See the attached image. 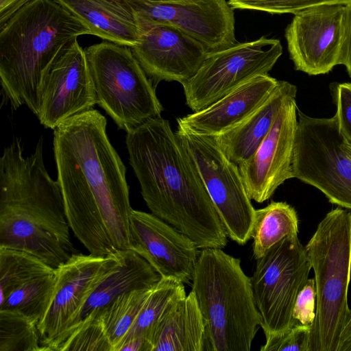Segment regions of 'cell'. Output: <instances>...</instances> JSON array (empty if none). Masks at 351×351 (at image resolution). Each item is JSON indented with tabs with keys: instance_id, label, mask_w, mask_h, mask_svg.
<instances>
[{
	"instance_id": "34",
	"label": "cell",
	"mask_w": 351,
	"mask_h": 351,
	"mask_svg": "<svg viewBox=\"0 0 351 351\" xmlns=\"http://www.w3.org/2000/svg\"><path fill=\"white\" fill-rule=\"evenodd\" d=\"M316 287L315 279L308 278L298 295L293 318L302 325H312L315 318Z\"/></svg>"
},
{
	"instance_id": "30",
	"label": "cell",
	"mask_w": 351,
	"mask_h": 351,
	"mask_svg": "<svg viewBox=\"0 0 351 351\" xmlns=\"http://www.w3.org/2000/svg\"><path fill=\"white\" fill-rule=\"evenodd\" d=\"M112 351V346L97 317L80 325L56 351Z\"/></svg>"
},
{
	"instance_id": "28",
	"label": "cell",
	"mask_w": 351,
	"mask_h": 351,
	"mask_svg": "<svg viewBox=\"0 0 351 351\" xmlns=\"http://www.w3.org/2000/svg\"><path fill=\"white\" fill-rule=\"evenodd\" d=\"M54 271L55 269L30 253L0 247V302L30 279Z\"/></svg>"
},
{
	"instance_id": "38",
	"label": "cell",
	"mask_w": 351,
	"mask_h": 351,
	"mask_svg": "<svg viewBox=\"0 0 351 351\" xmlns=\"http://www.w3.org/2000/svg\"><path fill=\"white\" fill-rule=\"evenodd\" d=\"M343 148L346 151V152L349 154V156L351 157V145L346 143L345 141L343 143Z\"/></svg>"
},
{
	"instance_id": "1",
	"label": "cell",
	"mask_w": 351,
	"mask_h": 351,
	"mask_svg": "<svg viewBox=\"0 0 351 351\" xmlns=\"http://www.w3.org/2000/svg\"><path fill=\"white\" fill-rule=\"evenodd\" d=\"M106 119L91 109L53 130V152L68 222L90 254L130 247L125 167L106 133Z\"/></svg>"
},
{
	"instance_id": "20",
	"label": "cell",
	"mask_w": 351,
	"mask_h": 351,
	"mask_svg": "<svg viewBox=\"0 0 351 351\" xmlns=\"http://www.w3.org/2000/svg\"><path fill=\"white\" fill-rule=\"evenodd\" d=\"M160 278V275L139 254L130 249L123 250L118 265L100 282L70 327L49 346L48 350L56 351L80 325L93 319L118 296L134 290L151 288Z\"/></svg>"
},
{
	"instance_id": "7",
	"label": "cell",
	"mask_w": 351,
	"mask_h": 351,
	"mask_svg": "<svg viewBox=\"0 0 351 351\" xmlns=\"http://www.w3.org/2000/svg\"><path fill=\"white\" fill-rule=\"evenodd\" d=\"M84 50L97 104L120 129L128 132L161 117L163 107L152 81L130 47L103 41Z\"/></svg>"
},
{
	"instance_id": "19",
	"label": "cell",
	"mask_w": 351,
	"mask_h": 351,
	"mask_svg": "<svg viewBox=\"0 0 351 351\" xmlns=\"http://www.w3.org/2000/svg\"><path fill=\"white\" fill-rule=\"evenodd\" d=\"M278 82L268 74L258 75L208 107L177 119L178 125L204 135L221 134L245 119L266 99Z\"/></svg>"
},
{
	"instance_id": "26",
	"label": "cell",
	"mask_w": 351,
	"mask_h": 351,
	"mask_svg": "<svg viewBox=\"0 0 351 351\" xmlns=\"http://www.w3.org/2000/svg\"><path fill=\"white\" fill-rule=\"evenodd\" d=\"M152 287L125 293L94 316L100 320L112 346V351H116L131 329Z\"/></svg>"
},
{
	"instance_id": "35",
	"label": "cell",
	"mask_w": 351,
	"mask_h": 351,
	"mask_svg": "<svg viewBox=\"0 0 351 351\" xmlns=\"http://www.w3.org/2000/svg\"><path fill=\"white\" fill-rule=\"evenodd\" d=\"M339 64L346 66L351 77V5L346 6L344 31L341 44Z\"/></svg>"
},
{
	"instance_id": "16",
	"label": "cell",
	"mask_w": 351,
	"mask_h": 351,
	"mask_svg": "<svg viewBox=\"0 0 351 351\" xmlns=\"http://www.w3.org/2000/svg\"><path fill=\"white\" fill-rule=\"evenodd\" d=\"M296 97L281 107L267 135L254 154L238 165L250 199H269L287 180L293 178L292 160L298 127Z\"/></svg>"
},
{
	"instance_id": "9",
	"label": "cell",
	"mask_w": 351,
	"mask_h": 351,
	"mask_svg": "<svg viewBox=\"0 0 351 351\" xmlns=\"http://www.w3.org/2000/svg\"><path fill=\"white\" fill-rule=\"evenodd\" d=\"M251 277L254 298L265 336L279 335L300 324L293 316L311 263L298 236H289L256 260Z\"/></svg>"
},
{
	"instance_id": "39",
	"label": "cell",
	"mask_w": 351,
	"mask_h": 351,
	"mask_svg": "<svg viewBox=\"0 0 351 351\" xmlns=\"http://www.w3.org/2000/svg\"><path fill=\"white\" fill-rule=\"evenodd\" d=\"M159 1H176V0H159Z\"/></svg>"
},
{
	"instance_id": "18",
	"label": "cell",
	"mask_w": 351,
	"mask_h": 351,
	"mask_svg": "<svg viewBox=\"0 0 351 351\" xmlns=\"http://www.w3.org/2000/svg\"><path fill=\"white\" fill-rule=\"evenodd\" d=\"M130 247L160 277L192 282L201 251L186 235L154 215L132 209L130 215Z\"/></svg>"
},
{
	"instance_id": "15",
	"label": "cell",
	"mask_w": 351,
	"mask_h": 351,
	"mask_svg": "<svg viewBox=\"0 0 351 351\" xmlns=\"http://www.w3.org/2000/svg\"><path fill=\"white\" fill-rule=\"evenodd\" d=\"M346 5H323L294 14L285 38L295 70L317 75L339 64Z\"/></svg>"
},
{
	"instance_id": "37",
	"label": "cell",
	"mask_w": 351,
	"mask_h": 351,
	"mask_svg": "<svg viewBox=\"0 0 351 351\" xmlns=\"http://www.w3.org/2000/svg\"><path fill=\"white\" fill-rule=\"evenodd\" d=\"M338 351H351V309L341 334Z\"/></svg>"
},
{
	"instance_id": "24",
	"label": "cell",
	"mask_w": 351,
	"mask_h": 351,
	"mask_svg": "<svg viewBox=\"0 0 351 351\" xmlns=\"http://www.w3.org/2000/svg\"><path fill=\"white\" fill-rule=\"evenodd\" d=\"M299 219L295 208L285 202L271 201L255 210L251 238L256 260L287 237L298 235Z\"/></svg>"
},
{
	"instance_id": "22",
	"label": "cell",
	"mask_w": 351,
	"mask_h": 351,
	"mask_svg": "<svg viewBox=\"0 0 351 351\" xmlns=\"http://www.w3.org/2000/svg\"><path fill=\"white\" fill-rule=\"evenodd\" d=\"M79 19L90 34L132 47L140 38L135 17L122 0H55Z\"/></svg>"
},
{
	"instance_id": "8",
	"label": "cell",
	"mask_w": 351,
	"mask_h": 351,
	"mask_svg": "<svg viewBox=\"0 0 351 351\" xmlns=\"http://www.w3.org/2000/svg\"><path fill=\"white\" fill-rule=\"evenodd\" d=\"M297 114L293 178L317 188L331 204L351 210V157L335 114L311 117L298 108Z\"/></svg>"
},
{
	"instance_id": "12",
	"label": "cell",
	"mask_w": 351,
	"mask_h": 351,
	"mask_svg": "<svg viewBox=\"0 0 351 351\" xmlns=\"http://www.w3.org/2000/svg\"><path fill=\"white\" fill-rule=\"evenodd\" d=\"M139 27L169 24L201 43L209 53L237 42L233 8L226 0H122Z\"/></svg>"
},
{
	"instance_id": "17",
	"label": "cell",
	"mask_w": 351,
	"mask_h": 351,
	"mask_svg": "<svg viewBox=\"0 0 351 351\" xmlns=\"http://www.w3.org/2000/svg\"><path fill=\"white\" fill-rule=\"evenodd\" d=\"M139 30V41L130 49L155 84L160 81L182 84L197 73L209 54L201 43L171 25H145Z\"/></svg>"
},
{
	"instance_id": "4",
	"label": "cell",
	"mask_w": 351,
	"mask_h": 351,
	"mask_svg": "<svg viewBox=\"0 0 351 351\" xmlns=\"http://www.w3.org/2000/svg\"><path fill=\"white\" fill-rule=\"evenodd\" d=\"M90 29L55 0H32L0 29V81L12 108L38 114L40 81L67 48Z\"/></svg>"
},
{
	"instance_id": "27",
	"label": "cell",
	"mask_w": 351,
	"mask_h": 351,
	"mask_svg": "<svg viewBox=\"0 0 351 351\" xmlns=\"http://www.w3.org/2000/svg\"><path fill=\"white\" fill-rule=\"evenodd\" d=\"M55 285V271L34 277L1 301L0 310L20 312L38 324L48 310Z\"/></svg>"
},
{
	"instance_id": "14",
	"label": "cell",
	"mask_w": 351,
	"mask_h": 351,
	"mask_svg": "<svg viewBox=\"0 0 351 351\" xmlns=\"http://www.w3.org/2000/svg\"><path fill=\"white\" fill-rule=\"evenodd\" d=\"M97 104L85 50L75 40L43 77L38 92L40 123L54 130Z\"/></svg>"
},
{
	"instance_id": "29",
	"label": "cell",
	"mask_w": 351,
	"mask_h": 351,
	"mask_svg": "<svg viewBox=\"0 0 351 351\" xmlns=\"http://www.w3.org/2000/svg\"><path fill=\"white\" fill-rule=\"evenodd\" d=\"M0 351H42L38 323L20 312L0 310Z\"/></svg>"
},
{
	"instance_id": "23",
	"label": "cell",
	"mask_w": 351,
	"mask_h": 351,
	"mask_svg": "<svg viewBox=\"0 0 351 351\" xmlns=\"http://www.w3.org/2000/svg\"><path fill=\"white\" fill-rule=\"evenodd\" d=\"M204 323L191 290L163 316L152 338V351H204Z\"/></svg>"
},
{
	"instance_id": "33",
	"label": "cell",
	"mask_w": 351,
	"mask_h": 351,
	"mask_svg": "<svg viewBox=\"0 0 351 351\" xmlns=\"http://www.w3.org/2000/svg\"><path fill=\"white\" fill-rule=\"evenodd\" d=\"M330 90L337 108L339 132L346 143L351 145V83H332Z\"/></svg>"
},
{
	"instance_id": "21",
	"label": "cell",
	"mask_w": 351,
	"mask_h": 351,
	"mask_svg": "<svg viewBox=\"0 0 351 351\" xmlns=\"http://www.w3.org/2000/svg\"><path fill=\"white\" fill-rule=\"evenodd\" d=\"M296 94L294 84L278 80L270 95L245 119L232 129L213 136L215 142L231 162L237 165L245 162L270 131L284 103L296 97Z\"/></svg>"
},
{
	"instance_id": "10",
	"label": "cell",
	"mask_w": 351,
	"mask_h": 351,
	"mask_svg": "<svg viewBox=\"0 0 351 351\" xmlns=\"http://www.w3.org/2000/svg\"><path fill=\"white\" fill-rule=\"evenodd\" d=\"M175 132L194 160L228 236L245 245L251 238L255 209L238 165L226 156L213 136L178 125Z\"/></svg>"
},
{
	"instance_id": "36",
	"label": "cell",
	"mask_w": 351,
	"mask_h": 351,
	"mask_svg": "<svg viewBox=\"0 0 351 351\" xmlns=\"http://www.w3.org/2000/svg\"><path fill=\"white\" fill-rule=\"evenodd\" d=\"M32 0H0V29L22 8Z\"/></svg>"
},
{
	"instance_id": "13",
	"label": "cell",
	"mask_w": 351,
	"mask_h": 351,
	"mask_svg": "<svg viewBox=\"0 0 351 351\" xmlns=\"http://www.w3.org/2000/svg\"><path fill=\"white\" fill-rule=\"evenodd\" d=\"M121 252L105 256L75 253L55 269L53 297L38 324L42 351L70 327L90 295L118 265Z\"/></svg>"
},
{
	"instance_id": "11",
	"label": "cell",
	"mask_w": 351,
	"mask_h": 351,
	"mask_svg": "<svg viewBox=\"0 0 351 351\" xmlns=\"http://www.w3.org/2000/svg\"><path fill=\"white\" fill-rule=\"evenodd\" d=\"M282 53L279 40L264 36L209 53L182 84L186 105L193 112L208 107L252 78L268 74Z\"/></svg>"
},
{
	"instance_id": "31",
	"label": "cell",
	"mask_w": 351,
	"mask_h": 351,
	"mask_svg": "<svg viewBox=\"0 0 351 351\" xmlns=\"http://www.w3.org/2000/svg\"><path fill=\"white\" fill-rule=\"evenodd\" d=\"M228 2L233 9L293 14L323 5H351V0H228Z\"/></svg>"
},
{
	"instance_id": "5",
	"label": "cell",
	"mask_w": 351,
	"mask_h": 351,
	"mask_svg": "<svg viewBox=\"0 0 351 351\" xmlns=\"http://www.w3.org/2000/svg\"><path fill=\"white\" fill-rule=\"evenodd\" d=\"M191 282L204 323V351H250L261 321L240 259L221 248L202 249Z\"/></svg>"
},
{
	"instance_id": "25",
	"label": "cell",
	"mask_w": 351,
	"mask_h": 351,
	"mask_svg": "<svg viewBox=\"0 0 351 351\" xmlns=\"http://www.w3.org/2000/svg\"><path fill=\"white\" fill-rule=\"evenodd\" d=\"M186 295L182 282L173 278L160 277L152 287L135 322L122 341L134 337H143L152 346L153 335L163 316Z\"/></svg>"
},
{
	"instance_id": "2",
	"label": "cell",
	"mask_w": 351,
	"mask_h": 351,
	"mask_svg": "<svg viewBox=\"0 0 351 351\" xmlns=\"http://www.w3.org/2000/svg\"><path fill=\"white\" fill-rule=\"evenodd\" d=\"M126 133L130 164L152 214L199 249L223 248L226 230L194 160L169 121L149 119Z\"/></svg>"
},
{
	"instance_id": "6",
	"label": "cell",
	"mask_w": 351,
	"mask_h": 351,
	"mask_svg": "<svg viewBox=\"0 0 351 351\" xmlns=\"http://www.w3.org/2000/svg\"><path fill=\"white\" fill-rule=\"evenodd\" d=\"M305 248L316 287L311 351H338L350 313L348 292L351 277V212L341 207L328 212Z\"/></svg>"
},
{
	"instance_id": "3",
	"label": "cell",
	"mask_w": 351,
	"mask_h": 351,
	"mask_svg": "<svg viewBox=\"0 0 351 351\" xmlns=\"http://www.w3.org/2000/svg\"><path fill=\"white\" fill-rule=\"evenodd\" d=\"M43 139L24 156L16 137L0 158V247L30 253L53 269L73 253L64 199L48 174Z\"/></svg>"
},
{
	"instance_id": "32",
	"label": "cell",
	"mask_w": 351,
	"mask_h": 351,
	"mask_svg": "<svg viewBox=\"0 0 351 351\" xmlns=\"http://www.w3.org/2000/svg\"><path fill=\"white\" fill-rule=\"evenodd\" d=\"M311 325L298 324L286 332L266 337L261 351H311Z\"/></svg>"
}]
</instances>
